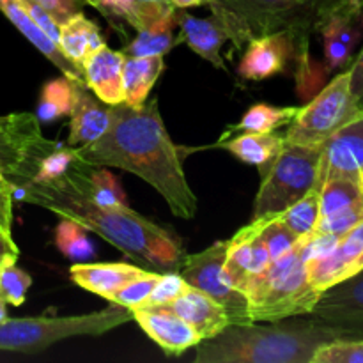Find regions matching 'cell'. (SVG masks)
<instances>
[{
    "mask_svg": "<svg viewBox=\"0 0 363 363\" xmlns=\"http://www.w3.org/2000/svg\"><path fill=\"white\" fill-rule=\"evenodd\" d=\"M74 149L92 167H116L144 179L179 218L190 220L197 213V197L186 181L181 149L167 131L158 99L142 106L110 105V126L103 137Z\"/></svg>",
    "mask_w": 363,
    "mask_h": 363,
    "instance_id": "6da1fadb",
    "label": "cell"
},
{
    "mask_svg": "<svg viewBox=\"0 0 363 363\" xmlns=\"http://www.w3.org/2000/svg\"><path fill=\"white\" fill-rule=\"evenodd\" d=\"M92 165L78 156L66 176L53 184L25 183L13 186L14 201L30 202L55 213L60 218H69L96 233L119 248L133 261L149 264L158 272H174L183 261L181 241L133 211L130 206L101 208L89 197V176Z\"/></svg>",
    "mask_w": 363,
    "mask_h": 363,
    "instance_id": "7a4b0ae2",
    "label": "cell"
},
{
    "mask_svg": "<svg viewBox=\"0 0 363 363\" xmlns=\"http://www.w3.org/2000/svg\"><path fill=\"white\" fill-rule=\"evenodd\" d=\"M344 339L335 328L308 315L287 318L269 325L234 323L195 346L197 363H312L326 342Z\"/></svg>",
    "mask_w": 363,
    "mask_h": 363,
    "instance_id": "3957f363",
    "label": "cell"
},
{
    "mask_svg": "<svg viewBox=\"0 0 363 363\" xmlns=\"http://www.w3.org/2000/svg\"><path fill=\"white\" fill-rule=\"evenodd\" d=\"M323 2L325 0H213L209 7L238 52L250 39L289 30L296 41V64L301 67L311 60L308 43Z\"/></svg>",
    "mask_w": 363,
    "mask_h": 363,
    "instance_id": "277c9868",
    "label": "cell"
},
{
    "mask_svg": "<svg viewBox=\"0 0 363 363\" xmlns=\"http://www.w3.org/2000/svg\"><path fill=\"white\" fill-rule=\"evenodd\" d=\"M243 294L247 296L250 319L255 323L308 315L321 296L308 280L307 264L301 259L298 243L264 272L248 280Z\"/></svg>",
    "mask_w": 363,
    "mask_h": 363,
    "instance_id": "5b68a950",
    "label": "cell"
},
{
    "mask_svg": "<svg viewBox=\"0 0 363 363\" xmlns=\"http://www.w3.org/2000/svg\"><path fill=\"white\" fill-rule=\"evenodd\" d=\"M113 307L67 318H20L0 323V351L35 354L73 337H99L133 321V312Z\"/></svg>",
    "mask_w": 363,
    "mask_h": 363,
    "instance_id": "8992f818",
    "label": "cell"
},
{
    "mask_svg": "<svg viewBox=\"0 0 363 363\" xmlns=\"http://www.w3.org/2000/svg\"><path fill=\"white\" fill-rule=\"evenodd\" d=\"M321 152L323 145L284 144L282 151L262 174L252 220L279 215L312 188H318Z\"/></svg>",
    "mask_w": 363,
    "mask_h": 363,
    "instance_id": "52a82bcc",
    "label": "cell"
},
{
    "mask_svg": "<svg viewBox=\"0 0 363 363\" xmlns=\"http://www.w3.org/2000/svg\"><path fill=\"white\" fill-rule=\"evenodd\" d=\"M362 116L350 84V67L337 74L308 105L298 108L284 142L293 145H323L337 130Z\"/></svg>",
    "mask_w": 363,
    "mask_h": 363,
    "instance_id": "ba28073f",
    "label": "cell"
},
{
    "mask_svg": "<svg viewBox=\"0 0 363 363\" xmlns=\"http://www.w3.org/2000/svg\"><path fill=\"white\" fill-rule=\"evenodd\" d=\"M227 243L216 241L206 250L183 257L179 268L181 277L195 289L208 294L220 307L225 311L230 325L234 323H250L248 301L241 291L234 289L223 272Z\"/></svg>",
    "mask_w": 363,
    "mask_h": 363,
    "instance_id": "9c48e42d",
    "label": "cell"
},
{
    "mask_svg": "<svg viewBox=\"0 0 363 363\" xmlns=\"http://www.w3.org/2000/svg\"><path fill=\"white\" fill-rule=\"evenodd\" d=\"M314 30L323 38L330 71L351 66L353 52L363 34V0H325Z\"/></svg>",
    "mask_w": 363,
    "mask_h": 363,
    "instance_id": "30bf717a",
    "label": "cell"
},
{
    "mask_svg": "<svg viewBox=\"0 0 363 363\" xmlns=\"http://www.w3.org/2000/svg\"><path fill=\"white\" fill-rule=\"evenodd\" d=\"M308 315L346 339H363V269L321 293Z\"/></svg>",
    "mask_w": 363,
    "mask_h": 363,
    "instance_id": "8fae6325",
    "label": "cell"
},
{
    "mask_svg": "<svg viewBox=\"0 0 363 363\" xmlns=\"http://www.w3.org/2000/svg\"><path fill=\"white\" fill-rule=\"evenodd\" d=\"M363 220L362 181L335 177L319 188V222L314 233L344 236Z\"/></svg>",
    "mask_w": 363,
    "mask_h": 363,
    "instance_id": "7c38bea8",
    "label": "cell"
},
{
    "mask_svg": "<svg viewBox=\"0 0 363 363\" xmlns=\"http://www.w3.org/2000/svg\"><path fill=\"white\" fill-rule=\"evenodd\" d=\"M363 170V113L344 124L323 144L318 190L328 179L362 181Z\"/></svg>",
    "mask_w": 363,
    "mask_h": 363,
    "instance_id": "4fadbf2b",
    "label": "cell"
},
{
    "mask_svg": "<svg viewBox=\"0 0 363 363\" xmlns=\"http://www.w3.org/2000/svg\"><path fill=\"white\" fill-rule=\"evenodd\" d=\"M238 64V74L243 80L261 82L287 69L291 60H296L298 48L294 35L289 30L250 39Z\"/></svg>",
    "mask_w": 363,
    "mask_h": 363,
    "instance_id": "5bb4252c",
    "label": "cell"
},
{
    "mask_svg": "<svg viewBox=\"0 0 363 363\" xmlns=\"http://www.w3.org/2000/svg\"><path fill=\"white\" fill-rule=\"evenodd\" d=\"M363 269V220L340 236L337 247L326 257L307 266L308 280L318 293L351 279Z\"/></svg>",
    "mask_w": 363,
    "mask_h": 363,
    "instance_id": "9a60e30c",
    "label": "cell"
},
{
    "mask_svg": "<svg viewBox=\"0 0 363 363\" xmlns=\"http://www.w3.org/2000/svg\"><path fill=\"white\" fill-rule=\"evenodd\" d=\"M227 241L229 243H227L223 272L230 286L243 293L248 280L272 264V257L259 238V223L255 220H250L248 225L238 230Z\"/></svg>",
    "mask_w": 363,
    "mask_h": 363,
    "instance_id": "2e32d148",
    "label": "cell"
},
{
    "mask_svg": "<svg viewBox=\"0 0 363 363\" xmlns=\"http://www.w3.org/2000/svg\"><path fill=\"white\" fill-rule=\"evenodd\" d=\"M133 321L169 357H181L201 342V335L170 307L135 308Z\"/></svg>",
    "mask_w": 363,
    "mask_h": 363,
    "instance_id": "e0dca14e",
    "label": "cell"
},
{
    "mask_svg": "<svg viewBox=\"0 0 363 363\" xmlns=\"http://www.w3.org/2000/svg\"><path fill=\"white\" fill-rule=\"evenodd\" d=\"M53 147H57V142L43 137L41 123L35 113L0 116V152L39 167L43 156L48 155Z\"/></svg>",
    "mask_w": 363,
    "mask_h": 363,
    "instance_id": "ac0fdd59",
    "label": "cell"
},
{
    "mask_svg": "<svg viewBox=\"0 0 363 363\" xmlns=\"http://www.w3.org/2000/svg\"><path fill=\"white\" fill-rule=\"evenodd\" d=\"M123 66L124 53L110 50L106 45L92 52L82 64L85 85L105 105L124 103Z\"/></svg>",
    "mask_w": 363,
    "mask_h": 363,
    "instance_id": "d6986e66",
    "label": "cell"
},
{
    "mask_svg": "<svg viewBox=\"0 0 363 363\" xmlns=\"http://www.w3.org/2000/svg\"><path fill=\"white\" fill-rule=\"evenodd\" d=\"M69 138L67 145L80 147L92 144L103 137L110 126V105H105L101 99H96L89 92L87 85H74L73 106H71Z\"/></svg>",
    "mask_w": 363,
    "mask_h": 363,
    "instance_id": "ffe728a7",
    "label": "cell"
},
{
    "mask_svg": "<svg viewBox=\"0 0 363 363\" xmlns=\"http://www.w3.org/2000/svg\"><path fill=\"white\" fill-rule=\"evenodd\" d=\"M177 27L181 28L177 45L186 43L197 55L213 64L216 69H225L222 46L229 41V35L213 14L209 18H197L184 9H177Z\"/></svg>",
    "mask_w": 363,
    "mask_h": 363,
    "instance_id": "44dd1931",
    "label": "cell"
},
{
    "mask_svg": "<svg viewBox=\"0 0 363 363\" xmlns=\"http://www.w3.org/2000/svg\"><path fill=\"white\" fill-rule=\"evenodd\" d=\"M0 11L6 14L7 20L50 60L53 62V66L59 67L60 73L64 77H67L69 80L77 82V84L85 85V78H84V71L80 69L78 66H74L71 60H67L66 57L62 55L59 46L34 23V20L30 18V14L25 11V7L21 6L20 0H0Z\"/></svg>",
    "mask_w": 363,
    "mask_h": 363,
    "instance_id": "7402d4cb",
    "label": "cell"
},
{
    "mask_svg": "<svg viewBox=\"0 0 363 363\" xmlns=\"http://www.w3.org/2000/svg\"><path fill=\"white\" fill-rule=\"evenodd\" d=\"M144 272V268L126 262H98V264H73L69 275L82 289L112 301L124 284Z\"/></svg>",
    "mask_w": 363,
    "mask_h": 363,
    "instance_id": "603a6c76",
    "label": "cell"
},
{
    "mask_svg": "<svg viewBox=\"0 0 363 363\" xmlns=\"http://www.w3.org/2000/svg\"><path fill=\"white\" fill-rule=\"evenodd\" d=\"M181 319L188 323L201 339H211L230 325L225 311L215 300L195 287H188L176 301L169 305Z\"/></svg>",
    "mask_w": 363,
    "mask_h": 363,
    "instance_id": "cb8c5ba5",
    "label": "cell"
},
{
    "mask_svg": "<svg viewBox=\"0 0 363 363\" xmlns=\"http://www.w3.org/2000/svg\"><path fill=\"white\" fill-rule=\"evenodd\" d=\"M106 43L99 32L98 25L89 20L84 13H77L64 21L59 28V48L67 60L82 69L84 60L96 50L103 48Z\"/></svg>",
    "mask_w": 363,
    "mask_h": 363,
    "instance_id": "d4e9b609",
    "label": "cell"
},
{
    "mask_svg": "<svg viewBox=\"0 0 363 363\" xmlns=\"http://www.w3.org/2000/svg\"><path fill=\"white\" fill-rule=\"evenodd\" d=\"M284 137L277 133H236L233 138H223L220 140L218 147H223L229 151L234 158L247 165H254L261 170V174L266 172L273 160L277 158L284 147Z\"/></svg>",
    "mask_w": 363,
    "mask_h": 363,
    "instance_id": "484cf974",
    "label": "cell"
},
{
    "mask_svg": "<svg viewBox=\"0 0 363 363\" xmlns=\"http://www.w3.org/2000/svg\"><path fill=\"white\" fill-rule=\"evenodd\" d=\"M165 69L163 55L151 57H126L123 66L124 103L130 106H142L156 80Z\"/></svg>",
    "mask_w": 363,
    "mask_h": 363,
    "instance_id": "4316f807",
    "label": "cell"
},
{
    "mask_svg": "<svg viewBox=\"0 0 363 363\" xmlns=\"http://www.w3.org/2000/svg\"><path fill=\"white\" fill-rule=\"evenodd\" d=\"M296 112V106H273L268 103H255L241 117L240 123L230 126L220 137V140L227 138L230 133H245V131H248V133H275L286 124L289 126Z\"/></svg>",
    "mask_w": 363,
    "mask_h": 363,
    "instance_id": "83f0119b",
    "label": "cell"
},
{
    "mask_svg": "<svg viewBox=\"0 0 363 363\" xmlns=\"http://www.w3.org/2000/svg\"><path fill=\"white\" fill-rule=\"evenodd\" d=\"M177 27V9L158 23L137 32V38L124 46L123 53L126 57H151L165 55L177 45L174 28Z\"/></svg>",
    "mask_w": 363,
    "mask_h": 363,
    "instance_id": "f1b7e54d",
    "label": "cell"
},
{
    "mask_svg": "<svg viewBox=\"0 0 363 363\" xmlns=\"http://www.w3.org/2000/svg\"><path fill=\"white\" fill-rule=\"evenodd\" d=\"M74 85L77 82L69 80L64 74L43 85L38 112H35L39 123H52L60 117L69 116L74 98Z\"/></svg>",
    "mask_w": 363,
    "mask_h": 363,
    "instance_id": "f546056e",
    "label": "cell"
},
{
    "mask_svg": "<svg viewBox=\"0 0 363 363\" xmlns=\"http://www.w3.org/2000/svg\"><path fill=\"white\" fill-rule=\"evenodd\" d=\"M277 216L294 236H298V240L307 238L308 234L314 233L319 222V190L312 188Z\"/></svg>",
    "mask_w": 363,
    "mask_h": 363,
    "instance_id": "4dcf8cb0",
    "label": "cell"
},
{
    "mask_svg": "<svg viewBox=\"0 0 363 363\" xmlns=\"http://www.w3.org/2000/svg\"><path fill=\"white\" fill-rule=\"evenodd\" d=\"M89 230L69 218H60L55 229V245L60 254L73 261H84L94 254V247L89 241Z\"/></svg>",
    "mask_w": 363,
    "mask_h": 363,
    "instance_id": "1f68e13d",
    "label": "cell"
},
{
    "mask_svg": "<svg viewBox=\"0 0 363 363\" xmlns=\"http://www.w3.org/2000/svg\"><path fill=\"white\" fill-rule=\"evenodd\" d=\"M89 197L101 208L128 206L126 194L108 167H92L91 176H89Z\"/></svg>",
    "mask_w": 363,
    "mask_h": 363,
    "instance_id": "d6a6232c",
    "label": "cell"
},
{
    "mask_svg": "<svg viewBox=\"0 0 363 363\" xmlns=\"http://www.w3.org/2000/svg\"><path fill=\"white\" fill-rule=\"evenodd\" d=\"M32 286V279L27 272L16 266V257L6 259L0 264V298L7 305L21 307L27 300V293Z\"/></svg>",
    "mask_w": 363,
    "mask_h": 363,
    "instance_id": "836d02e7",
    "label": "cell"
},
{
    "mask_svg": "<svg viewBox=\"0 0 363 363\" xmlns=\"http://www.w3.org/2000/svg\"><path fill=\"white\" fill-rule=\"evenodd\" d=\"M259 223V238L268 248L272 262L293 250L298 243V236H294L286 225L279 220V216H268V218H255Z\"/></svg>",
    "mask_w": 363,
    "mask_h": 363,
    "instance_id": "e575fe53",
    "label": "cell"
},
{
    "mask_svg": "<svg viewBox=\"0 0 363 363\" xmlns=\"http://www.w3.org/2000/svg\"><path fill=\"white\" fill-rule=\"evenodd\" d=\"M160 275H162L160 272H147V269H145L142 275L135 277L130 282L124 284V286L121 287L119 293L112 298L110 303L121 305V307H126L130 308V311L144 307L149 294L152 293L156 282H158Z\"/></svg>",
    "mask_w": 363,
    "mask_h": 363,
    "instance_id": "d590c367",
    "label": "cell"
},
{
    "mask_svg": "<svg viewBox=\"0 0 363 363\" xmlns=\"http://www.w3.org/2000/svg\"><path fill=\"white\" fill-rule=\"evenodd\" d=\"M312 363H363V339H335L319 347Z\"/></svg>",
    "mask_w": 363,
    "mask_h": 363,
    "instance_id": "8d00e7d4",
    "label": "cell"
},
{
    "mask_svg": "<svg viewBox=\"0 0 363 363\" xmlns=\"http://www.w3.org/2000/svg\"><path fill=\"white\" fill-rule=\"evenodd\" d=\"M190 287V284L181 277V273L165 272L160 275L155 289L149 294L144 307H169L172 301H176L184 291Z\"/></svg>",
    "mask_w": 363,
    "mask_h": 363,
    "instance_id": "74e56055",
    "label": "cell"
},
{
    "mask_svg": "<svg viewBox=\"0 0 363 363\" xmlns=\"http://www.w3.org/2000/svg\"><path fill=\"white\" fill-rule=\"evenodd\" d=\"M35 170H38V167H34L32 163L0 152V174L6 176L13 183V186H21L27 181H30Z\"/></svg>",
    "mask_w": 363,
    "mask_h": 363,
    "instance_id": "f35d334b",
    "label": "cell"
},
{
    "mask_svg": "<svg viewBox=\"0 0 363 363\" xmlns=\"http://www.w3.org/2000/svg\"><path fill=\"white\" fill-rule=\"evenodd\" d=\"M13 183L0 174V233L13 236Z\"/></svg>",
    "mask_w": 363,
    "mask_h": 363,
    "instance_id": "ab89813d",
    "label": "cell"
},
{
    "mask_svg": "<svg viewBox=\"0 0 363 363\" xmlns=\"http://www.w3.org/2000/svg\"><path fill=\"white\" fill-rule=\"evenodd\" d=\"M20 2H21V6L25 7V11L30 14V18L34 20V23L38 25V27L41 28V30L45 32V34L48 35V38L52 39V41L55 43L57 46H59V28H60V25L57 23V21L53 20V18L50 16V14L46 13V11L43 9L41 6H38L34 0H20Z\"/></svg>",
    "mask_w": 363,
    "mask_h": 363,
    "instance_id": "60d3db41",
    "label": "cell"
},
{
    "mask_svg": "<svg viewBox=\"0 0 363 363\" xmlns=\"http://www.w3.org/2000/svg\"><path fill=\"white\" fill-rule=\"evenodd\" d=\"M34 2L41 6L59 25L80 13V7L84 4L82 0H34Z\"/></svg>",
    "mask_w": 363,
    "mask_h": 363,
    "instance_id": "b9f144b4",
    "label": "cell"
},
{
    "mask_svg": "<svg viewBox=\"0 0 363 363\" xmlns=\"http://www.w3.org/2000/svg\"><path fill=\"white\" fill-rule=\"evenodd\" d=\"M350 84L354 101H357L358 108L363 113V48L360 55L350 66Z\"/></svg>",
    "mask_w": 363,
    "mask_h": 363,
    "instance_id": "7bdbcfd3",
    "label": "cell"
},
{
    "mask_svg": "<svg viewBox=\"0 0 363 363\" xmlns=\"http://www.w3.org/2000/svg\"><path fill=\"white\" fill-rule=\"evenodd\" d=\"M103 2V16L108 21H113L116 18H124L128 9L135 0H101Z\"/></svg>",
    "mask_w": 363,
    "mask_h": 363,
    "instance_id": "ee69618b",
    "label": "cell"
},
{
    "mask_svg": "<svg viewBox=\"0 0 363 363\" xmlns=\"http://www.w3.org/2000/svg\"><path fill=\"white\" fill-rule=\"evenodd\" d=\"M18 255H20V250H18V245L14 243L13 236H6V234L0 233V264H2L6 259H18Z\"/></svg>",
    "mask_w": 363,
    "mask_h": 363,
    "instance_id": "f6af8a7d",
    "label": "cell"
},
{
    "mask_svg": "<svg viewBox=\"0 0 363 363\" xmlns=\"http://www.w3.org/2000/svg\"><path fill=\"white\" fill-rule=\"evenodd\" d=\"M176 9H188V7H199L204 6V4H211L213 0H169Z\"/></svg>",
    "mask_w": 363,
    "mask_h": 363,
    "instance_id": "bcb514c9",
    "label": "cell"
},
{
    "mask_svg": "<svg viewBox=\"0 0 363 363\" xmlns=\"http://www.w3.org/2000/svg\"><path fill=\"white\" fill-rule=\"evenodd\" d=\"M84 4H87V6H92L96 11H99V13L103 14V2L101 0H82Z\"/></svg>",
    "mask_w": 363,
    "mask_h": 363,
    "instance_id": "7dc6e473",
    "label": "cell"
},
{
    "mask_svg": "<svg viewBox=\"0 0 363 363\" xmlns=\"http://www.w3.org/2000/svg\"><path fill=\"white\" fill-rule=\"evenodd\" d=\"M7 319V301L0 298V323Z\"/></svg>",
    "mask_w": 363,
    "mask_h": 363,
    "instance_id": "c3c4849f",
    "label": "cell"
},
{
    "mask_svg": "<svg viewBox=\"0 0 363 363\" xmlns=\"http://www.w3.org/2000/svg\"><path fill=\"white\" fill-rule=\"evenodd\" d=\"M362 184H363V170H362Z\"/></svg>",
    "mask_w": 363,
    "mask_h": 363,
    "instance_id": "681fc988",
    "label": "cell"
}]
</instances>
